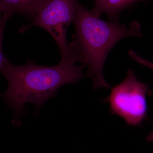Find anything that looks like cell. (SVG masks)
Returning <instances> with one entry per match:
<instances>
[{
  "label": "cell",
  "mask_w": 153,
  "mask_h": 153,
  "mask_svg": "<svg viewBox=\"0 0 153 153\" xmlns=\"http://www.w3.org/2000/svg\"><path fill=\"white\" fill-rule=\"evenodd\" d=\"M148 66L149 68H150L151 69H152L153 70V63L149 62L148 63Z\"/></svg>",
  "instance_id": "8"
},
{
  "label": "cell",
  "mask_w": 153,
  "mask_h": 153,
  "mask_svg": "<svg viewBox=\"0 0 153 153\" xmlns=\"http://www.w3.org/2000/svg\"><path fill=\"white\" fill-rule=\"evenodd\" d=\"M76 0H44L31 24L19 29L21 33L37 26L48 32L58 47L61 59L73 55L74 50L66 39V32L74 21Z\"/></svg>",
  "instance_id": "3"
},
{
  "label": "cell",
  "mask_w": 153,
  "mask_h": 153,
  "mask_svg": "<svg viewBox=\"0 0 153 153\" xmlns=\"http://www.w3.org/2000/svg\"><path fill=\"white\" fill-rule=\"evenodd\" d=\"M76 61H79L78 57L74 56L61 59L55 66H41L32 60L19 66L5 58L0 72L8 82V87L0 96L16 117L25 112V105L29 102L38 111L47 100L57 96L59 88L67 83H77L84 76L85 66H76Z\"/></svg>",
  "instance_id": "1"
},
{
  "label": "cell",
  "mask_w": 153,
  "mask_h": 153,
  "mask_svg": "<svg viewBox=\"0 0 153 153\" xmlns=\"http://www.w3.org/2000/svg\"><path fill=\"white\" fill-rule=\"evenodd\" d=\"M44 0H0L3 19L7 21L19 14L33 19Z\"/></svg>",
  "instance_id": "5"
},
{
  "label": "cell",
  "mask_w": 153,
  "mask_h": 153,
  "mask_svg": "<svg viewBox=\"0 0 153 153\" xmlns=\"http://www.w3.org/2000/svg\"><path fill=\"white\" fill-rule=\"evenodd\" d=\"M7 22V21L3 19L2 17L0 18V68L6 58L3 55L2 52V40Z\"/></svg>",
  "instance_id": "7"
},
{
  "label": "cell",
  "mask_w": 153,
  "mask_h": 153,
  "mask_svg": "<svg viewBox=\"0 0 153 153\" xmlns=\"http://www.w3.org/2000/svg\"><path fill=\"white\" fill-rule=\"evenodd\" d=\"M73 22L75 32L70 43L76 50L79 61L88 68L86 76L91 79L94 88H109L102 74L107 56L123 38L141 36L139 24L134 22L127 26L117 22H105L78 0L75 1Z\"/></svg>",
  "instance_id": "2"
},
{
  "label": "cell",
  "mask_w": 153,
  "mask_h": 153,
  "mask_svg": "<svg viewBox=\"0 0 153 153\" xmlns=\"http://www.w3.org/2000/svg\"><path fill=\"white\" fill-rule=\"evenodd\" d=\"M141 0H94L92 12L97 16L106 14L111 22H117L123 10Z\"/></svg>",
  "instance_id": "6"
},
{
  "label": "cell",
  "mask_w": 153,
  "mask_h": 153,
  "mask_svg": "<svg viewBox=\"0 0 153 153\" xmlns=\"http://www.w3.org/2000/svg\"><path fill=\"white\" fill-rule=\"evenodd\" d=\"M2 17L1 13V10H0V18Z\"/></svg>",
  "instance_id": "9"
},
{
  "label": "cell",
  "mask_w": 153,
  "mask_h": 153,
  "mask_svg": "<svg viewBox=\"0 0 153 153\" xmlns=\"http://www.w3.org/2000/svg\"><path fill=\"white\" fill-rule=\"evenodd\" d=\"M149 88L137 78L132 70L127 73L125 79L111 89L106 101L110 111L125 120L128 125H140L147 114L146 97L151 94Z\"/></svg>",
  "instance_id": "4"
}]
</instances>
